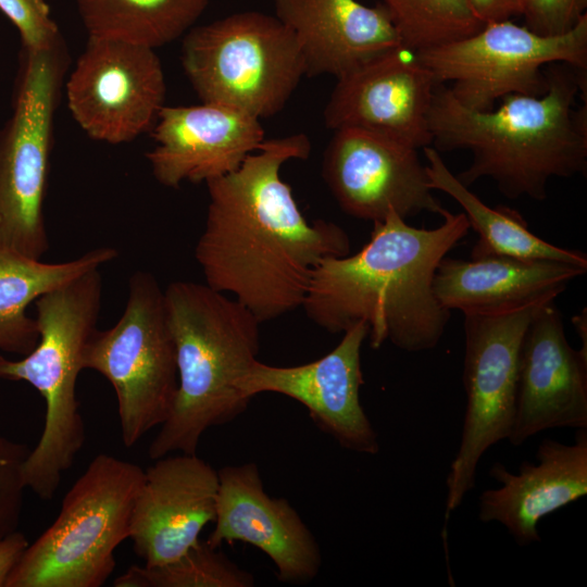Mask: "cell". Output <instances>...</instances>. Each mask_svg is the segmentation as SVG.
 Wrapping results in <instances>:
<instances>
[{"label": "cell", "mask_w": 587, "mask_h": 587, "mask_svg": "<svg viewBox=\"0 0 587 587\" xmlns=\"http://www.w3.org/2000/svg\"><path fill=\"white\" fill-rule=\"evenodd\" d=\"M542 304L494 315H464L466 408L460 445L447 476L446 523L474 488L482 457L511 434L521 346Z\"/></svg>", "instance_id": "cell-11"}, {"label": "cell", "mask_w": 587, "mask_h": 587, "mask_svg": "<svg viewBox=\"0 0 587 587\" xmlns=\"http://www.w3.org/2000/svg\"><path fill=\"white\" fill-rule=\"evenodd\" d=\"M27 445L0 435V540L18 530L26 487Z\"/></svg>", "instance_id": "cell-28"}, {"label": "cell", "mask_w": 587, "mask_h": 587, "mask_svg": "<svg viewBox=\"0 0 587 587\" xmlns=\"http://www.w3.org/2000/svg\"><path fill=\"white\" fill-rule=\"evenodd\" d=\"M217 472L215 525L205 542L212 548L224 542L250 544L272 560L279 582L303 585L313 580L322 567L321 549L290 502L265 492L253 462Z\"/></svg>", "instance_id": "cell-16"}, {"label": "cell", "mask_w": 587, "mask_h": 587, "mask_svg": "<svg viewBox=\"0 0 587 587\" xmlns=\"http://www.w3.org/2000/svg\"><path fill=\"white\" fill-rule=\"evenodd\" d=\"M182 64L202 102L259 120L278 113L307 75L292 32L276 15L259 11L191 27L184 35Z\"/></svg>", "instance_id": "cell-7"}, {"label": "cell", "mask_w": 587, "mask_h": 587, "mask_svg": "<svg viewBox=\"0 0 587 587\" xmlns=\"http://www.w3.org/2000/svg\"><path fill=\"white\" fill-rule=\"evenodd\" d=\"M304 134L264 140L234 172L207 182L209 205L195 258L211 288L230 295L261 322L302 305L317 264L350 253L347 232L309 222L280 168L307 159Z\"/></svg>", "instance_id": "cell-1"}, {"label": "cell", "mask_w": 587, "mask_h": 587, "mask_svg": "<svg viewBox=\"0 0 587 587\" xmlns=\"http://www.w3.org/2000/svg\"><path fill=\"white\" fill-rule=\"evenodd\" d=\"M151 136L155 146L146 158L154 178L170 188L232 173L264 141L259 118L212 102L164 105Z\"/></svg>", "instance_id": "cell-19"}, {"label": "cell", "mask_w": 587, "mask_h": 587, "mask_svg": "<svg viewBox=\"0 0 587 587\" xmlns=\"http://www.w3.org/2000/svg\"><path fill=\"white\" fill-rule=\"evenodd\" d=\"M82 364L112 385L125 447L165 422L178 376L164 290L152 274L137 271L130 276L122 316L112 327L93 332Z\"/></svg>", "instance_id": "cell-9"}, {"label": "cell", "mask_w": 587, "mask_h": 587, "mask_svg": "<svg viewBox=\"0 0 587 587\" xmlns=\"http://www.w3.org/2000/svg\"><path fill=\"white\" fill-rule=\"evenodd\" d=\"M525 26L545 36L563 35L587 15V0H522Z\"/></svg>", "instance_id": "cell-30"}, {"label": "cell", "mask_w": 587, "mask_h": 587, "mask_svg": "<svg viewBox=\"0 0 587 587\" xmlns=\"http://www.w3.org/2000/svg\"><path fill=\"white\" fill-rule=\"evenodd\" d=\"M367 336L369 326L360 322L313 362L273 366L257 360L238 379L237 388L249 400L262 392L289 397L304 405L315 425L342 448L376 454L378 435L360 402L361 348Z\"/></svg>", "instance_id": "cell-14"}, {"label": "cell", "mask_w": 587, "mask_h": 587, "mask_svg": "<svg viewBox=\"0 0 587 587\" xmlns=\"http://www.w3.org/2000/svg\"><path fill=\"white\" fill-rule=\"evenodd\" d=\"M276 16L292 32L307 76L339 78L391 50L403 48L380 2L357 0H273Z\"/></svg>", "instance_id": "cell-21"}, {"label": "cell", "mask_w": 587, "mask_h": 587, "mask_svg": "<svg viewBox=\"0 0 587 587\" xmlns=\"http://www.w3.org/2000/svg\"><path fill=\"white\" fill-rule=\"evenodd\" d=\"M586 271V267L552 260L445 257L435 272L433 288L438 302L449 311L494 315L554 301Z\"/></svg>", "instance_id": "cell-22"}, {"label": "cell", "mask_w": 587, "mask_h": 587, "mask_svg": "<svg viewBox=\"0 0 587 587\" xmlns=\"http://www.w3.org/2000/svg\"><path fill=\"white\" fill-rule=\"evenodd\" d=\"M551 428H587V354L571 347L554 301L534 314L522 341L512 446Z\"/></svg>", "instance_id": "cell-17"}, {"label": "cell", "mask_w": 587, "mask_h": 587, "mask_svg": "<svg viewBox=\"0 0 587 587\" xmlns=\"http://www.w3.org/2000/svg\"><path fill=\"white\" fill-rule=\"evenodd\" d=\"M547 76L542 95H509L488 111L465 108L437 86L428 116L432 147L472 152L471 165L457 175L462 184L488 177L509 199L541 201L552 178L586 173L587 105L575 108L586 92V70L555 63Z\"/></svg>", "instance_id": "cell-3"}, {"label": "cell", "mask_w": 587, "mask_h": 587, "mask_svg": "<svg viewBox=\"0 0 587 587\" xmlns=\"http://www.w3.org/2000/svg\"><path fill=\"white\" fill-rule=\"evenodd\" d=\"M102 288L93 268L43 294L34 301L36 347L20 360L0 354V379L28 383L46 403L40 438L24 466L26 487L42 500L54 497L86 440L76 383L85 346L97 329Z\"/></svg>", "instance_id": "cell-5"}, {"label": "cell", "mask_w": 587, "mask_h": 587, "mask_svg": "<svg viewBox=\"0 0 587 587\" xmlns=\"http://www.w3.org/2000/svg\"><path fill=\"white\" fill-rule=\"evenodd\" d=\"M0 11L18 30L23 49L42 50L63 40L45 0H0Z\"/></svg>", "instance_id": "cell-29"}, {"label": "cell", "mask_w": 587, "mask_h": 587, "mask_svg": "<svg viewBox=\"0 0 587 587\" xmlns=\"http://www.w3.org/2000/svg\"><path fill=\"white\" fill-rule=\"evenodd\" d=\"M427 161L426 173L433 190L451 197L463 209L470 228L478 236L470 259L505 255L529 260H552L587 268V255L578 250L554 246L536 236L516 210L499 205L489 207L462 184L439 151L432 146L423 148Z\"/></svg>", "instance_id": "cell-24"}, {"label": "cell", "mask_w": 587, "mask_h": 587, "mask_svg": "<svg viewBox=\"0 0 587 587\" xmlns=\"http://www.w3.org/2000/svg\"><path fill=\"white\" fill-rule=\"evenodd\" d=\"M440 216L438 227L416 228L392 210L358 252L322 260L301 305L307 316L332 334L363 322L373 349L386 341L409 352L435 348L450 319L434 294L435 272L470 229L463 212Z\"/></svg>", "instance_id": "cell-2"}, {"label": "cell", "mask_w": 587, "mask_h": 587, "mask_svg": "<svg viewBox=\"0 0 587 587\" xmlns=\"http://www.w3.org/2000/svg\"><path fill=\"white\" fill-rule=\"evenodd\" d=\"M175 345L178 387L170 415L148 455L196 453L202 435L229 423L250 400L238 379L258 360L260 325L235 298L205 283L173 282L164 290Z\"/></svg>", "instance_id": "cell-4"}, {"label": "cell", "mask_w": 587, "mask_h": 587, "mask_svg": "<svg viewBox=\"0 0 587 587\" xmlns=\"http://www.w3.org/2000/svg\"><path fill=\"white\" fill-rule=\"evenodd\" d=\"M254 577L218 548L199 541L178 559L162 565H132L115 587H252Z\"/></svg>", "instance_id": "cell-27"}, {"label": "cell", "mask_w": 587, "mask_h": 587, "mask_svg": "<svg viewBox=\"0 0 587 587\" xmlns=\"http://www.w3.org/2000/svg\"><path fill=\"white\" fill-rule=\"evenodd\" d=\"M536 461H523L517 473L494 463L489 475L500 486L478 498L479 521L501 524L519 546L540 541L541 519L587 495V428L572 444L542 439Z\"/></svg>", "instance_id": "cell-20"}, {"label": "cell", "mask_w": 587, "mask_h": 587, "mask_svg": "<svg viewBox=\"0 0 587 587\" xmlns=\"http://www.w3.org/2000/svg\"><path fill=\"white\" fill-rule=\"evenodd\" d=\"M145 478L139 465L100 453L62 500L53 523L24 551L5 587H100L129 537Z\"/></svg>", "instance_id": "cell-6"}, {"label": "cell", "mask_w": 587, "mask_h": 587, "mask_svg": "<svg viewBox=\"0 0 587 587\" xmlns=\"http://www.w3.org/2000/svg\"><path fill=\"white\" fill-rule=\"evenodd\" d=\"M117 250L100 247L78 258L50 263L0 246V351L26 355L37 345L36 319L27 307L43 294L114 260Z\"/></svg>", "instance_id": "cell-23"}, {"label": "cell", "mask_w": 587, "mask_h": 587, "mask_svg": "<svg viewBox=\"0 0 587 587\" xmlns=\"http://www.w3.org/2000/svg\"><path fill=\"white\" fill-rule=\"evenodd\" d=\"M436 82L414 53L398 48L337 78L324 110L328 128H360L415 149L432 146Z\"/></svg>", "instance_id": "cell-15"}, {"label": "cell", "mask_w": 587, "mask_h": 587, "mask_svg": "<svg viewBox=\"0 0 587 587\" xmlns=\"http://www.w3.org/2000/svg\"><path fill=\"white\" fill-rule=\"evenodd\" d=\"M572 323L582 341L580 351L587 354V310L584 308L577 315L572 317Z\"/></svg>", "instance_id": "cell-33"}, {"label": "cell", "mask_w": 587, "mask_h": 587, "mask_svg": "<svg viewBox=\"0 0 587 587\" xmlns=\"http://www.w3.org/2000/svg\"><path fill=\"white\" fill-rule=\"evenodd\" d=\"M28 545L26 536L20 530L0 540V587H5L10 574Z\"/></svg>", "instance_id": "cell-32"}, {"label": "cell", "mask_w": 587, "mask_h": 587, "mask_svg": "<svg viewBox=\"0 0 587 587\" xmlns=\"http://www.w3.org/2000/svg\"><path fill=\"white\" fill-rule=\"evenodd\" d=\"M145 471L129 539L145 565H162L197 545L214 521L218 472L196 453L166 454Z\"/></svg>", "instance_id": "cell-18"}, {"label": "cell", "mask_w": 587, "mask_h": 587, "mask_svg": "<svg viewBox=\"0 0 587 587\" xmlns=\"http://www.w3.org/2000/svg\"><path fill=\"white\" fill-rule=\"evenodd\" d=\"M419 149L360 128L335 130L324 152L322 175L341 210L352 217L383 221L390 211L401 217L441 214Z\"/></svg>", "instance_id": "cell-13"}, {"label": "cell", "mask_w": 587, "mask_h": 587, "mask_svg": "<svg viewBox=\"0 0 587 587\" xmlns=\"http://www.w3.org/2000/svg\"><path fill=\"white\" fill-rule=\"evenodd\" d=\"M477 15L486 25L488 23L511 20L522 16V0H466Z\"/></svg>", "instance_id": "cell-31"}, {"label": "cell", "mask_w": 587, "mask_h": 587, "mask_svg": "<svg viewBox=\"0 0 587 587\" xmlns=\"http://www.w3.org/2000/svg\"><path fill=\"white\" fill-rule=\"evenodd\" d=\"M88 36L152 49L184 36L209 0H75Z\"/></svg>", "instance_id": "cell-25"}, {"label": "cell", "mask_w": 587, "mask_h": 587, "mask_svg": "<svg viewBox=\"0 0 587 587\" xmlns=\"http://www.w3.org/2000/svg\"><path fill=\"white\" fill-rule=\"evenodd\" d=\"M13 111L0 128V246L32 259L49 250L43 215L54 114L68 55L61 40L22 48Z\"/></svg>", "instance_id": "cell-8"}, {"label": "cell", "mask_w": 587, "mask_h": 587, "mask_svg": "<svg viewBox=\"0 0 587 587\" xmlns=\"http://www.w3.org/2000/svg\"><path fill=\"white\" fill-rule=\"evenodd\" d=\"M401 39L411 52L455 41L485 24L466 0H382Z\"/></svg>", "instance_id": "cell-26"}, {"label": "cell", "mask_w": 587, "mask_h": 587, "mask_svg": "<svg viewBox=\"0 0 587 587\" xmlns=\"http://www.w3.org/2000/svg\"><path fill=\"white\" fill-rule=\"evenodd\" d=\"M439 85L451 82L465 108L488 111L509 95L540 96L547 65L587 68V15L563 35H539L511 20L488 23L465 38L414 52Z\"/></svg>", "instance_id": "cell-10"}, {"label": "cell", "mask_w": 587, "mask_h": 587, "mask_svg": "<svg viewBox=\"0 0 587 587\" xmlns=\"http://www.w3.org/2000/svg\"><path fill=\"white\" fill-rule=\"evenodd\" d=\"M154 50L88 36L65 90L73 118L90 138L120 145L151 132L166 92Z\"/></svg>", "instance_id": "cell-12"}]
</instances>
